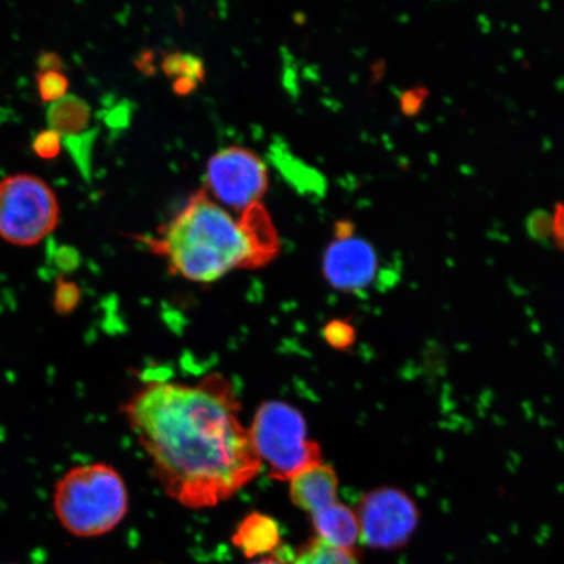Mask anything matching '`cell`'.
<instances>
[{
	"mask_svg": "<svg viewBox=\"0 0 564 564\" xmlns=\"http://www.w3.org/2000/svg\"><path fill=\"white\" fill-rule=\"evenodd\" d=\"M317 539L329 546L356 550L359 524L356 511L340 502L312 514Z\"/></svg>",
	"mask_w": 564,
	"mask_h": 564,
	"instance_id": "10",
	"label": "cell"
},
{
	"mask_svg": "<svg viewBox=\"0 0 564 564\" xmlns=\"http://www.w3.org/2000/svg\"><path fill=\"white\" fill-rule=\"evenodd\" d=\"M550 230L558 249L564 253V203L556 204L552 220H550Z\"/></svg>",
	"mask_w": 564,
	"mask_h": 564,
	"instance_id": "20",
	"label": "cell"
},
{
	"mask_svg": "<svg viewBox=\"0 0 564 564\" xmlns=\"http://www.w3.org/2000/svg\"><path fill=\"white\" fill-rule=\"evenodd\" d=\"M96 138V131L90 130L82 133V135L63 138L62 141L65 143L70 156L76 162L77 167L87 180L90 176V156L91 147H94Z\"/></svg>",
	"mask_w": 564,
	"mask_h": 564,
	"instance_id": "14",
	"label": "cell"
},
{
	"mask_svg": "<svg viewBox=\"0 0 564 564\" xmlns=\"http://www.w3.org/2000/svg\"><path fill=\"white\" fill-rule=\"evenodd\" d=\"M231 542L247 558L270 554L280 545V525L268 514L252 512L238 524Z\"/></svg>",
	"mask_w": 564,
	"mask_h": 564,
	"instance_id": "11",
	"label": "cell"
},
{
	"mask_svg": "<svg viewBox=\"0 0 564 564\" xmlns=\"http://www.w3.org/2000/svg\"><path fill=\"white\" fill-rule=\"evenodd\" d=\"M250 435L260 460L278 481H291L322 464L321 446L308 440L302 413L281 401H267L258 409Z\"/></svg>",
	"mask_w": 564,
	"mask_h": 564,
	"instance_id": "4",
	"label": "cell"
},
{
	"mask_svg": "<svg viewBox=\"0 0 564 564\" xmlns=\"http://www.w3.org/2000/svg\"><path fill=\"white\" fill-rule=\"evenodd\" d=\"M338 477L327 464H319L291 479L292 502L310 514L337 502Z\"/></svg>",
	"mask_w": 564,
	"mask_h": 564,
	"instance_id": "9",
	"label": "cell"
},
{
	"mask_svg": "<svg viewBox=\"0 0 564 564\" xmlns=\"http://www.w3.org/2000/svg\"><path fill=\"white\" fill-rule=\"evenodd\" d=\"M356 328L348 321H330L324 327V340L336 350H349L356 343Z\"/></svg>",
	"mask_w": 564,
	"mask_h": 564,
	"instance_id": "17",
	"label": "cell"
},
{
	"mask_svg": "<svg viewBox=\"0 0 564 564\" xmlns=\"http://www.w3.org/2000/svg\"><path fill=\"white\" fill-rule=\"evenodd\" d=\"M123 411L162 489L188 509L228 500L262 470L235 388L220 373L196 384L147 383Z\"/></svg>",
	"mask_w": 564,
	"mask_h": 564,
	"instance_id": "1",
	"label": "cell"
},
{
	"mask_svg": "<svg viewBox=\"0 0 564 564\" xmlns=\"http://www.w3.org/2000/svg\"><path fill=\"white\" fill-rule=\"evenodd\" d=\"M46 121L62 139L82 135L90 121L89 105L80 97L66 95L48 106Z\"/></svg>",
	"mask_w": 564,
	"mask_h": 564,
	"instance_id": "12",
	"label": "cell"
},
{
	"mask_svg": "<svg viewBox=\"0 0 564 564\" xmlns=\"http://www.w3.org/2000/svg\"><path fill=\"white\" fill-rule=\"evenodd\" d=\"M251 564H288L286 562L278 558V556H271V558H264Z\"/></svg>",
	"mask_w": 564,
	"mask_h": 564,
	"instance_id": "22",
	"label": "cell"
},
{
	"mask_svg": "<svg viewBox=\"0 0 564 564\" xmlns=\"http://www.w3.org/2000/svg\"><path fill=\"white\" fill-rule=\"evenodd\" d=\"M164 257L171 271L194 282H215L232 270H257L280 252L278 231L263 204L245 209L237 221L207 195L195 193L156 237H138Z\"/></svg>",
	"mask_w": 564,
	"mask_h": 564,
	"instance_id": "2",
	"label": "cell"
},
{
	"mask_svg": "<svg viewBox=\"0 0 564 564\" xmlns=\"http://www.w3.org/2000/svg\"><path fill=\"white\" fill-rule=\"evenodd\" d=\"M53 510L76 538L109 533L129 511V492L118 470L105 463L69 469L54 486Z\"/></svg>",
	"mask_w": 564,
	"mask_h": 564,
	"instance_id": "3",
	"label": "cell"
},
{
	"mask_svg": "<svg viewBox=\"0 0 564 564\" xmlns=\"http://www.w3.org/2000/svg\"><path fill=\"white\" fill-rule=\"evenodd\" d=\"M359 540L376 550H398L417 531L421 512L415 500L398 488H379L359 499Z\"/></svg>",
	"mask_w": 564,
	"mask_h": 564,
	"instance_id": "6",
	"label": "cell"
},
{
	"mask_svg": "<svg viewBox=\"0 0 564 564\" xmlns=\"http://www.w3.org/2000/svg\"><path fill=\"white\" fill-rule=\"evenodd\" d=\"M33 151L39 158L52 160L58 156L62 147V137L51 129L41 131L33 140Z\"/></svg>",
	"mask_w": 564,
	"mask_h": 564,
	"instance_id": "18",
	"label": "cell"
},
{
	"mask_svg": "<svg viewBox=\"0 0 564 564\" xmlns=\"http://www.w3.org/2000/svg\"><path fill=\"white\" fill-rule=\"evenodd\" d=\"M208 187L218 200L245 210L259 203L268 188V171L256 153L241 147L225 148L208 162Z\"/></svg>",
	"mask_w": 564,
	"mask_h": 564,
	"instance_id": "7",
	"label": "cell"
},
{
	"mask_svg": "<svg viewBox=\"0 0 564 564\" xmlns=\"http://www.w3.org/2000/svg\"><path fill=\"white\" fill-rule=\"evenodd\" d=\"M82 300L80 288L74 281L66 280L63 274L56 280L53 306L59 315H67L79 306Z\"/></svg>",
	"mask_w": 564,
	"mask_h": 564,
	"instance_id": "15",
	"label": "cell"
},
{
	"mask_svg": "<svg viewBox=\"0 0 564 564\" xmlns=\"http://www.w3.org/2000/svg\"><path fill=\"white\" fill-rule=\"evenodd\" d=\"M54 263L62 271H74L80 264V253L74 247L62 246L54 250Z\"/></svg>",
	"mask_w": 564,
	"mask_h": 564,
	"instance_id": "19",
	"label": "cell"
},
{
	"mask_svg": "<svg viewBox=\"0 0 564 564\" xmlns=\"http://www.w3.org/2000/svg\"><path fill=\"white\" fill-rule=\"evenodd\" d=\"M335 241L323 259L324 279L343 293H361L376 282L380 262L376 247L355 236V225L336 224Z\"/></svg>",
	"mask_w": 564,
	"mask_h": 564,
	"instance_id": "8",
	"label": "cell"
},
{
	"mask_svg": "<svg viewBox=\"0 0 564 564\" xmlns=\"http://www.w3.org/2000/svg\"><path fill=\"white\" fill-rule=\"evenodd\" d=\"M37 65L40 67V73H47V70H56V73H61V69L63 68L61 56L52 52L41 53L37 59Z\"/></svg>",
	"mask_w": 564,
	"mask_h": 564,
	"instance_id": "21",
	"label": "cell"
},
{
	"mask_svg": "<svg viewBox=\"0 0 564 564\" xmlns=\"http://www.w3.org/2000/svg\"><path fill=\"white\" fill-rule=\"evenodd\" d=\"M293 564H359V561L356 550L329 546L315 538L300 550Z\"/></svg>",
	"mask_w": 564,
	"mask_h": 564,
	"instance_id": "13",
	"label": "cell"
},
{
	"mask_svg": "<svg viewBox=\"0 0 564 564\" xmlns=\"http://www.w3.org/2000/svg\"><path fill=\"white\" fill-rule=\"evenodd\" d=\"M69 83L65 74L56 70L37 74L39 94L45 102H55L61 100L67 94Z\"/></svg>",
	"mask_w": 564,
	"mask_h": 564,
	"instance_id": "16",
	"label": "cell"
},
{
	"mask_svg": "<svg viewBox=\"0 0 564 564\" xmlns=\"http://www.w3.org/2000/svg\"><path fill=\"white\" fill-rule=\"evenodd\" d=\"M59 221V204L51 186L31 174L0 182V237L17 246L37 245Z\"/></svg>",
	"mask_w": 564,
	"mask_h": 564,
	"instance_id": "5",
	"label": "cell"
}]
</instances>
